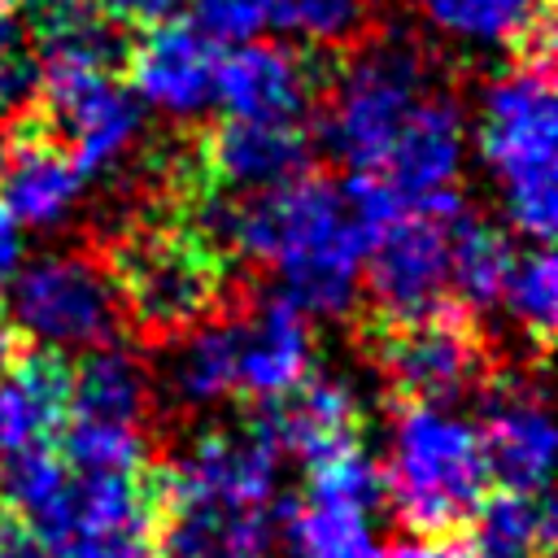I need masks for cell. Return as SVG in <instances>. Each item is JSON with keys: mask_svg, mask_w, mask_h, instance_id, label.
<instances>
[{"mask_svg": "<svg viewBox=\"0 0 558 558\" xmlns=\"http://www.w3.org/2000/svg\"><path fill=\"white\" fill-rule=\"evenodd\" d=\"M362 283L379 323H401L449 305V218L401 209L371 235Z\"/></svg>", "mask_w": 558, "mask_h": 558, "instance_id": "cell-9", "label": "cell"}, {"mask_svg": "<svg viewBox=\"0 0 558 558\" xmlns=\"http://www.w3.org/2000/svg\"><path fill=\"white\" fill-rule=\"evenodd\" d=\"M17 353H22V331H17V327H13V323L0 314V371H4V366H9Z\"/></svg>", "mask_w": 558, "mask_h": 558, "instance_id": "cell-37", "label": "cell"}, {"mask_svg": "<svg viewBox=\"0 0 558 558\" xmlns=\"http://www.w3.org/2000/svg\"><path fill=\"white\" fill-rule=\"evenodd\" d=\"M466 166V113L453 96L427 92L379 161V179L392 187L401 209L453 218L462 214L458 179Z\"/></svg>", "mask_w": 558, "mask_h": 558, "instance_id": "cell-10", "label": "cell"}, {"mask_svg": "<svg viewBox=\"0 0 558 558\" xmlns=\"http://www.w3.org/2000/svg\"><path fill=\"white\" fill-rule=\"evenodd\" d=\"M388 506L414 536L462 532L488 488L480 432L445 401H401L384 462Z\"/></svg>", "mask_w": 558, "mask_h": 558, "instance_id": "cell-2", "label": "cell"}, {"mask_svg": "<svg viewBox=\"0 0 558 558\" xmlns=\"http://www.w3.org/2000/svg\"><path fill=\"white\" fill-rule=\"evenodd\" d=\"M17 135L4 144L0 161V209L17 227H61L78 201H83V170L70 161V153L39 126L35 109L13 118Z\"/></svg>", "mask_w": 558, "mask_h": 558, "instance_id": "cell-13", "label": "cell"}, {"mask_svg": "<svg viewBox=\"0 0 558 558\" xmlns=\"http://www.w3.org/2000/svg\"><path fill=\"white\" fill-rule=\"evenodd\" d=\"M148 405H153V375L131 349L105 340L92 344L78 366H70V414L140 427Z\"/></svg>", "mask_w": 558, "mask_h": 558, "instance_id": "cell-23", "label": "cell"}, {"mask_svg": "<svg viewBox=\"0 0 558 558\" xmlns=\"http://www.w3.org/2000/svg\"><path fill=\"white\" fill-rule=\"evenodd\" d=\"M205 170L214 183L231 192H262L279 187L310 166V135L301 122H270V118H227L201 144Z\"/></svg>", "mask_w": 558, "mask_h": 558, "instance_id": "cell-16", "label": "cell"}, {"mask_svg": "<svg viewBox=\"0 0 558 558\" xmlns=\"http://www.w3.org/2000/svg\"><path fill=\"white\" fill-rule=\"evenodd\" d=\"M9 323L44 349H92L118 331V296L105 262L87 253H39L9 283Z\"/></svg>", "mask_w": 558, "mask_h": 558, "instance_id": "cell-5", "label": "cell"}, {"mask_svg": "<svg viewBox=\"0 0 558 558\" xmlns=\"http://www.w3.org/2000/svg\"><path fill=\"white\" fill-rule=\"evenodd\" d=\"M497 305H506L510 323L536 349L549 344L554 323H558V262H554V253L541 240H532V248L510 257V270H506Z\"/></svg>", "mask_w": 558, "mask_h": 558, "instance_id": "cell-29", "label": "cell"}, {"mask_svg": "<svg viewBox=\"0 0 558 558\" xmlns=\"http://www.w3.org/2000/svg\"><path fill=\"white\" fill-rule=\"evenodd\" d=\"M118 26H135V31H148V26H161L170 22L187 0H96Z\"/></svg>", "mask_w": 558, "mask_h": 558, "instance_id": "cell-34", "label": "cell"}, {"mask_svg": "<svg viewBox=\"0 0 558 558\" xmlns=\"http://www.w3.org/2000/svg\"><path fill=\"white\" fill-rule=\"evenodd\" d=\"M432 92V65L410 35H379L349 52L340 65L323 118V148L349 170H379L388 144Z\"/></svg>", "mask_w": 558, "mask_h": 558, "instance_id": "cell-4", "label": "cell"}, {"mask_svg": "<svg viewBox=\"0 0 558 558\" xmlns=\"http://www.w3.org/2000/svg\"><path fill=\"white\" fill-rule=\"evenodd\" d=\"M257 423L270 432L279 453H292L310 466L357 440L362 410H357V392L340 375L305 371L288 392L266 397Z\"/></svg>", "mask_w": 558, "mask_h": 558, "instance_id": "cell-14", "label": "cell"}, {"mask_svg": "<svg viewBox=\"0 0 558 558\" xmlns=\"http://www.w3.org/2000/svg\"><path fill=\"white\" fill-rule=\"evenodd\" d=\"M384 558H466V541L462 532H445V536L405 532L397 545H384Z\"/></svg>", "mask_w": 558, "mask_h": 558, "instance_id": "cell-35", "label": "cell"}, {"mask_svg": "<svg viewBox=\"0 0 558 558\" xmlns=\"http://www.w3.org/2000/svg\"><path fill=\"white\" fill-rule=\"evenodd\" d=\"M44 52L26 22L0 13V118H22L39 105Z\"/></svg>", "mask_w": 558, "mask_h": 558, "instance_id": "cell-30", "label": "cell"}, {"mask_svg": "<svg viewBox=\"0 0 558 558\" xmlns=\"http://www.w3.org/2000/svg\"><path fill=\"white\" fill-rule=\"evenodd\" d=\"M0 558H61V554L35 527H26L9 501H0Z\"/></svg>", "mask_w": 558, "mask_h": 558, "instance_id": "cell-33", "label": "cell"}, {"mask_svg": "<svg viewBox=\"0 0 558 558\" xmlns=\"http://www.w3.org/2000/svg\"><path fill=\"white\" fill-rule=\"evenodd\" d=\"M157 510L161 501H218V506H270L279 480V445L270 432L248 418L235 427L196 432L183 458L148 466Z\"/></svg>", "mask_w": 558, "mask_h": 558, "instance_id": "cell-8", "label": "cell"}, {"mask_svg": "<svg viewBox=\"0 0 558 558\" xmlns=\"http://www.w3.org/2000/svg\"><path fill=\"white\" fill-rule=\"evenodd\" d=\"M39 105V126L70 153L83 179L122 166L144 131V105L113 70L44 65Z\"/></svg>", "mask_w": 558, "mask_h": 558, "instance_id": "cell-7", "label": "cell"}, {"mask_svg": "<svg viewBox=\"0 0 558 558\" xmlns=\"http://www.w3.org/2000/svg\"><path fill=\"white\" fill-rule=\"evenodd\" d=\"M475 153L506 222L549 244L558 227V105L545 65L519 61L480 87Z\"/></svg>", "mask_w": 558, "mask_h": 558, "instance_id": "cell-1", "label": "cell"}, {"mask_svg": "<svg viewBox=\"0 0 558 558\" xmlns=\"http://www.w3.org/2000/svg\"><path fill=\"white\" fill-rule=\"evenodd\" d=\"M26 262V248H22V227L0 209V296L9 292L17 266Z\"/></svg>", "mask_w": 558, "mask_h": 558, "instance_id": "cell-36", "label": "cell"}, {"mask_svg": "<svg viewBox=\"0 0 558 558\" xmlns=\"http://www.w3.org/2000/svg\"><path fill=\"white\" fill-rule=\"evenodd\" d=\"M510 257L514 248L493 222L453 214L449 218V296H458V310L488 314L501 301Z\"/></svg>", "mask_w": 558, "mask_h": 558, "instance_id": "cell-25", "label": "cell"}, {"mask_svg": "<svg viewBox=\"0 0 558 558\" xmlns=\"http://www.w3.org/2000/svg\"><path fill=\"white\" fill-rule=\"evenodd\" d=\"M480 449L488 480L510 493H549L554 471V418L549 401L523 371H501L480 379Z\"/></svg>", "mask_w": 558, "mask_h": 558, "instance_id": "cell-11", "label": "cell"}, {"mask_svg": "<svg viewBox=\"0 0 558 558\" xmlns=\"http://www.w3.org/2000/svg\"><path fill=\"white\" fill-rule=\"evenodd\" d=\"M275 536H283V545L292 549V558H384V541L375 536L371 514L353 501H336V497H283L279 506H270Z\"/></svg>", "mask_w": 558, "mask_h": 558, "instance_id": "cell-21", "label": "cell"}, {"mask_svg": "<svg viewBox=\"0 0 558 558\" xmlns=\"http://www.w3.org/2000/svg\"><path fill=\"white\" fill-rule=\"evenodd\" d=\"M70 414V362L61 349H22L0 371V453L48 445Z\"/></svg>", "mask_w": 558, "mask_h": 558, "instance_id": "cell-19", "label": "cell"}, {"mask_svg": "<svg viewBox=\"0 0 558 558\" xmlns=\"http://www.w3.org/2000/svg\"><path fill=\"white\" fill-rule=\"evenodd\" d=\"M170 349L157 366V388L179 410H209L240 392L235 384V331L231 318L222 323H196L179 336H166Z\"/></svg>", "mask_w": 558, "mask_h": 558, "instance_id": "cell-20", "label": "cell"}, {"mask_svg": "<svg viewBox=\"0 0 558 558\" xmlns=\"http://www.w3.org/2000/svg\"><path fill=\"white\" fill-rule=\"evenodd\" d=\"M235 331V384L240 392L266 401L288 392L310 371V323L283 296L266 292L248 305V314L231 318Z\"/></svg>", "mask_w": 558, "mask_h": 558, "instance_id": "cell-17", "label": "cell"}, {"mask_svg": "<svg viewBox=\"0 0 558 558\" xmlns=\"http://www.w3.org/2000/svg\"><path fill=\"white\" fill-rule=\"evenodd\" d=\"M466 558H549L554 549V506L549 493L497 488L475 501L462 523Z\"/></svg>", "mask_w": 558, "mask_h": 558, "instance_id": "cell-22", "label": "cell"}, {"mask_svg": "<svg viewBox=\"0 0 558 558\" xmlns=\"http://www.w3.org/2000/svg\"><path fill=\"white\" fill-rule=\"evenodd\" d=\"M371 353L397 401H453L488 375L480 327L458 305L401 323L375 318Z\"/></svg>", "mask_w": 558, "mask_h": 558, "instance_id": "cell-6", "label": "cell"}, {"mask_svg": "<svg viewBox=\"0 0 558 558\" xmlns=\"http://www.w3.org/2000/svg\"><path fill=\"white\" fill-rule=\"evenodd\" d=\"M61 458L78 475H131L148 466V440L135 423H109L87 414H65L61 423Z\"/></svg>", "mask_w": 558, "mask_h": 558, "instance_id": "cell-28", "label": "cell"}, {"mask_svg": "<svg viewBox=\"0 0 558 558\" xmlns=\"http://www.w3.org/2000/svg\"><path fill=\"white\" fill-rule=\"evenodd\" d=\"M371 17V0H270V22L310 44H349Z\"/></svg>", "mask_w": 558, "mask_h": 558, "instance_id": "cell-31", "label": "cell"}, {"mask_svg": "<svg viewBox=\"0 0 558 558\" xmlns=\"http://www.w3.org/2000/svg\"><path fill=\"white\" fill-rule=\"evenodd\" d=\"M105 275L118 310L153 336L205 323L222 301V257L187 222H131L109 240Z\"/></svg>", "mask_w": 558, "mask_h": 558, "instance_id": "cell-3", "label": "cell"}, {"mask_svg": "<svg viewBox=\"0 0 558 558\" xmlns=\"http://www.w3.org/2000/svg\"><path fill=\"white\" fill-rule=\"evenodd\" d=\"M0 161H4V135H0Z\"/></svg>", "mask_w": 558, "mask_h": 558, "instance_id": "cell-38", "label": "cell"}, {"mask_svg": "<svg viewBox=\"0 0 558 558\" xmlns=\"http://www.w3.org/2000/svg\"><path fill=\"white\" fill-rule=\"evenodd\" d=\"M44 52V65H78V70H118L126 65L131 39L100 4H83L57 22L31 26Z\"/></svg>", "mask_w": 558, "mask_h": 558, "instance_id": "cell-27", "label": "cell"}, {"mask_svg": "<svg viewBox=\"0 0 558 558\" xmlns=\"http://www.w3.org/2000/svg\"><path fill=\"white\" fill-rule=\"evenodd\" d=\"M314 96V70L283 44L244 39L227 57H218V96L214 105L227 118H270L301 122Z\"/></svg>", "mask_w": 558, "mask_h": 558, "instance_id": "cell-15", "label": "cell"}, {"mask_svg": "<svg viewBox=\"0 0 558 558\" xmlns=\"http://www.w3.org/2000/svg\"><path fill=\"white\" fill-rule=\"evenodd\" d=\"M218 57L222 44L170 17L161 26H148V35L126 52V87L144 109H157L166 118H196L218 96Z\"/></svg>", "mask_w": 558, "mask_h": 558, "instance_id": "cell-12", "label": "cell"}, {"mask_svg": "<svg viewBox=\"0 0 558 558\" xmlns=\"http://www.w3.org/2000/svg\"><path fill=\"white\" fill-rule=\"evenodd\" d=\"M4 501L17 510L26 527H35L48 545L61 536L65 514H70V493H74V471L65 458L48 445H31L17 453H4Z\"/></svg>", "mask_w": 558, "mask_h": 558, "instance_id": "cell-26", "label": "cell"}, {"mask_svg": "<svg viewBox=\"0 0 558 558\" xmlns=\"http://www.w3.org/2000/svg\"><path fill=\"white\" fill-rule=\"evenodd\" d=\"M0 13H4V0H0Z\"/></svg>", "mask_w": 558, "mask_h": 558, "instance_id": "cell-39", "label": "cell"}, {"mask_svg": "<svg viewBox=\"0 0 558 558\" xmlns=\"http://www.w3.org/2000/svg\"><path fill=\"white\" fill-rule=\"evenodd\" d=\"M275 523L257 506L218 501H161L153 549L161 558H270Z\"/></svg>", "mask_w": 558, "mask_h": 558, "instance_id": "cell-18", "label": "cell"}, {"mask_svg": "<svg viewBox=\"0 0 558 558\" xmlns=\"http://www.w3.org/2000/svg\"><path fill=\"white\" fill-rule=\"evenodd\" d=\"M192 26L214 44H244L270 22V0H187Z\"/></svg>", "mask_w": 558, "mask_h": 558, "instance_id": "cell-32", "label": "cell"}, {"mask_svg": "<svg viewBox=\"0 0 558 558\" xmlns=\"http://www.w3.org/2000/svg\"><path fill=\"white\" fill-rule=\"evenodd\" d=\"M432 31L462 48H519L549 13V0H418Z\"/></svg>", "mask_w": 558, "mask_h": 558, "instance_id": "cell-24", "label": "cell"}]
</instances>
